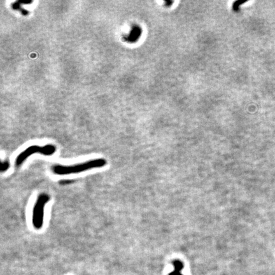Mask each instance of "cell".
<instances>
[{
	"label": "cell",
	"instance_id": "6da1fadb",
	"mask_svg": "<svg viewBox=\"0 0 275 275\" xmlns=\"http://www.w3.org/2000/svg\"><path fill=\"white\" fill-rule=\"evenodd\" d=\"M106 164V161L105 159L100 158L70 166L60 164L54 165L52 167V171L54 174L57 175H68L84 172L94 168H102Z\"/></svg>",
	"mask_w": 275,
	"mask_h": 275
},
{
	"label": "cell",
	"instance_id": "7a4b0ae2",
	"mask_svg": "<svg viewBox=\"0 0 275 275\" xmlns=\"http://www.w3.org/2000/svg\"><path fill=\"white\" fill-rule=\"evenodd\" d=\"M50 199L49 195L45 193L40 194L38 197L33 210L32 223L34 229L38 230L42 228L44 224V208Z\"/></svg>",
	"mask_w": 275,
	"mask_h": 275
},
{
	"label": "cell",
	"instance_id": "3957f363",
	"mask_svg": "<svg viewBox=\"0 0 275 275\" xmlns=\"http://www.w3.org/2000/svg\"><path fill=\"white\" fill-rule=\"evenodd\" d=\"M56 146L52 145H47L44 146H31L26 150L22 151L16 158L15 164L17 167L21 166L23 162L27 159L28 157L34 154H40L44 156H52L56 152Z\"/></svg>",
	"mask_w": 275,
	"mask_h": 275
},
{
	"label": "cell",
	"instance_id": "277c9868",
	"mask_svg": "<svg viewBox=\"0 0 275 275\" xmlns=\"http://www.w3.org/2000/svg\"><path fill=\"white\" fill-rule=\"evenodd\" d=\"M173 264L175 267V270L173 272L170 273L169 275H182L181 271L184 267L182 262L179 260H175L173 262Z\"/></svg>",
	"mask_w": 275,
	"mask_h": 275
},
{
	"label": "cell",
	"instance_id": "5b68a950",
	"mask_svg": "<svg viewBox=\"0 0 275 275\" xmlns=\"http://www.w3.org/2000/svg\"><path fill=\"white\" fill-rule=\"evenodd\" d=\"M9 168H10V162L8 161L5 160L4 161H2L1 166H0V169H1L2 173L7 172V171L9 169Z\"/></svg>",
	"mask_w": 275,
	"mask_h": 275
}]
</instances>
